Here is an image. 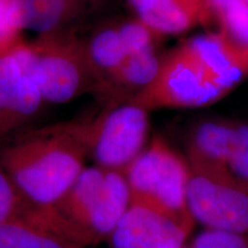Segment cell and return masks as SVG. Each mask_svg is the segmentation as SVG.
<instances>
[{
	"label": "cell",
	"mask_w": 248,
	"mask_h": 248,
	"mask_svg": "<svg viewBox=\"0 0 248 248\" xmlns=\"http://www.w3.org/2000/svg\"><path fill=\"white\" fill-rule=\"evenodd\" d=\"M78 121L29 130L0 148V166L38 208L53 206L86 167Z\"/></svg>",
	"instance_id": "cell-1"
},
{
	"label": "cell",
	"mask_w": 248,
	"mask_h": 248,
	"mask_svg": "<svg viewBox=\"0 0 248 248\" xmlns=\"http://www.w3.org/2000/svg\"><path fill=\"white\" fill-rule=\"evenodd\" d=\"M131 203L123 171L86 166L63 197L31 218L84 248L108 240Z\"/></svg>",
	"instance_id": "cell-2"
},
{
	"label": "cell",
	"mask_w": 248,
	"mask_h": 248,
	"mask_svg": "<svg viewBox=\"0 0 248 248\" xmlns=\"http://www.w3.org/2000/svg\"><path fill=\"white\" fill-rule=\"evenodd\" d=\"M17 47L44 102L67 104L94 89L84 43L58 32Z\"/></svg>",
	"instance_id": "cell-3"
},
{
	"label": "cell",
	"mask_w": 248,
	"mask_h": 248,
	"mask_svg": "<svg viewBox=\"0 0 248 248\" xmlns=\"http://www.w3.org/2000/svg\"><path fill=\"white\" fill-rule=\"evenodd\" d=\"M124 175L131 202L191 218L187 209L191 168L184 155L179 154L163 137L154 136L124 170Z\"/></svg>",
	"instance_id": "cell-4"
},
{
	"label": "cell",
	"mask_w": 248,
	"mask_h": 248,
	"mask_svg": "<svg viewBox=\"0 0 248 248\" xmlns=\"http://www.w3.org/2000/svg\"><path fill=\"white\" fill-rule=\"evenodd\" d=\"M78 123L88 159L105 169L124 172L150 141V111L130 101Z\"/></svg>",
	"instance_id": "cell-5"
},
{
	"label": "cell",
	"mask_w": 248,
	"mask_h": 248,
	"mask_svg": "<svg viewBox=\"0 0 248 248\" xmlns=\"http://www.w3.org/2000/svg\"><path fill=\"white\" fill-rule=\"evenodd\" d=\"M185 43L161 57L153 80L130 102L148 111L210 106L225 98Z\"/></svg>",
	"instance_id": "cell-6"
},
{
	"label": "cell",
	"mask_w": 248,
	"mask_h": 248,
	"mask_svg": "<svg viewBox=\"0 0 248 248\" xmlns=\"http://www.w3.org/2000/svg\"><path fill=\"white\" fill-rule=\"evenodd\" d=\"M187 209L202 229L248 235V186L229 171L191 170Z\"/></svg>",
	"instance_id": "cell-7"
},
{
	"label": "cell",
	"mask_w": 248,
	"mask_h": 248,
	"mask_svg": "<svg viewBox=\"0 0 248 248\" xmlns=\"http://www.w3.org/2000/svg\"><path fill=\"white\" fill-rule=\"evenodd\" d=\"M194 225L188 217L131 202L107 241L110 248H182Z\"/></svg>",
	"instance_id": "cell-8"
},
{
	"label": "cell",
	"mask_w": 248,
	"mask_h": 248,
	"mask_svg": "<svg viewBox=\"0 0 248 248\" xmlns=\"http://www.w3.org/2000/svg\"><path fill=\"white\" fill-rule=\"evenodd\" d=\"M17 45L0 53V148L37 115L44 104Z\"/></svg>",
	"instance_id": "cell-9"
},
{
	"label": "cell",
	"mask_w": 248,
	"mask_h": 248,
	"mask_svg": "<svg viewBox=\"0 0 248 248\" xmlns=\"http://www.w3.org/2000/svg\"><path fill=\"white\" fill-rule=\"evenodd\" d=\"M185 44L207 75L228 94L248 77V51L219 31L195 36Z\"/></svg>",
	"instance_id": "cell-10"
},
{
	"label": "cell",
	"mask_w": 248,
	"mask_h": 248,
	"mask_svg": "<svg viewBox=\"0 0 248 248\" xmlns=\"http://www.w3.org/2000/svg\"><path fill=\"white\" fill-rule=\"evenodd\" d=\"M139 20L162 36L213 23L210 0H129Z\"/></svg>",
	"instance_id": "cell-11"
},
{
	"label": "cell",
	"mask_w": 248,
	"mask_h": 248,
	"mask_svg": "<svg viewBox=\"0 0 248 248\" xmlns=\"http://www.w3.org/2000/svg\"><path fill=\"white\" fill-rule=\"evenodd\" d=\"M232 138L233 121L210 119L195 124L186 138L184 155L191 170L228 171Z\"/></svg>",
	"instance_id": "cell-12"
},
{
	"label": "cell",
	"mask_w": 248,
	"mask_h": 248,
	"mask_svg": "<svg viewBox=\"0 0 248 248\" xmlns=\"http://www.w3.org/2000/svg\"><path fill=\"white\" fill-rule=\"evenodd\" d=\"M0 248H84L31 218L0 224Z\"/></svg>",
	"instance_id": "cell-13"
},
{
	"label": "cell",
	"mask_w": 248,
	"mask_h": 248,
	"mask_svg": "<svg viewBox=\"0 0 248 248\" xmlns=\"http://www.w3.org/2000/svg\"><path fill=\"white\" fill-rule=\"evenodd\" d=\"M23 29L40 36L58 33L73 16L78 0H15Z\"/></svg>",
	"instance_id": "cell-14"
},
{
	"label": "cell",
	"mask_w": 248,
	"mask_h": 248,
	"mask_svg": "<svg viewBox=\"0 0 248 248\" xmlns=\"http://www.w3.org/2000/svg\"><path fill=\"white\" fill-rule=\"evenodd\" d=\"M85 49L94 74V89L111 75L129 55L117 27H108L97 31L85 44Z\"/></svg>",
	"instance_id": "cell-15"
},
{
	"label": "cell",
	"mask_w": 248,
	"mask_h": 248,
	"mask_svg": "<svg viewBox=\"0 0 248 248\" xmlns=\"http://www.w3.org/2000/svg\"><path fill=\"white\" fill-rule=\"evenodd\" d=\"M210 11L217 31L248 51V0H210Z\"/></svg>",
	"instance_id": "cell-16"
},
{
	"label": "cell",
	"mask_w": 248,
	"mask_h": 248,
	"mask_svg": "<svg viewBox=\"0 0 248 248\" xmlns=\"http://www.w3.org/2000/svg\"><path fill=\"white\" fill-rule=\"evenodd\" d=\"M33 207L0 166V224L28 217Z\"/></svg>",
	"instance_id": "cell-17"
},
{
	"label": "cell",
	"mask_w": 248,
	"mask_h": 248,
	"mask_svg": "<svg viewBox=\"0 0 248 248\" xmlns=\"http://www.w3.org/2000/svg\"><path fill=\"white\" fill-rule=\"evenodd\" d=\"M121 38L125 46L128 54L141 53V52L155 51V46L162 38L161 33L148 27L138 17L117 27Z\"/></svg>",
	"instance_id": "cell-18"
},
{
	"label": "cell",
	"mask_w": 248,
	"mask_h": 248,
	"mask_svg": "<svg viewBox=\"0 0 248 248\" xmlns=\"http://www.w3.org/2000/svg\"><path fill=\"white\" fill-rule=\"evenodd\" d=\"M228 171L248 186V122H233V138Z\"/></svg>",
	"instance_id": "cell-19"
},
{
	"label": "cell",
	"mask_w": 248,
	"mask_h": 248,
	"mask_svg": "<svg viewBox=\"0 0 248 248\" xmlns=\"http://www.w3.org/2000/svg\"><path fill=\"white\" fill-rule=\"evenodd\" d=\"M23 29L15 0H0V53L20 44Z\"/></svg>",
	"instance_id": "cell-20"
},
{
	"label": "cell",
	"mask_w": 248,
	"mask_h": 248,
	"mask_svg": "<svg viewBox=\"0 0 248 248\" xmlns=\"http://www.w3.org/2000/svg\"><path fill=\"white\" fill-rule=\"evenodd\" d=\"M186 246L187 248H248V235L202 229Z\"/></svg>",
	"instance_id": "cell-21"
},
{
	"label": "cell",
	"mask_w": 248,
	"mask_h": 248,
	"mask_svg": "<svg viewBox=\"0 0 248 248\" xmlns=\"http://www.w3.org/2000/svg\"><path fill=\"white\" fill-rule=\"evenodd\" d=\"M182 248H187V246H184V247H182Z\"/></svg>",
	"instance_id": "cell-22"
}]
</instances>
